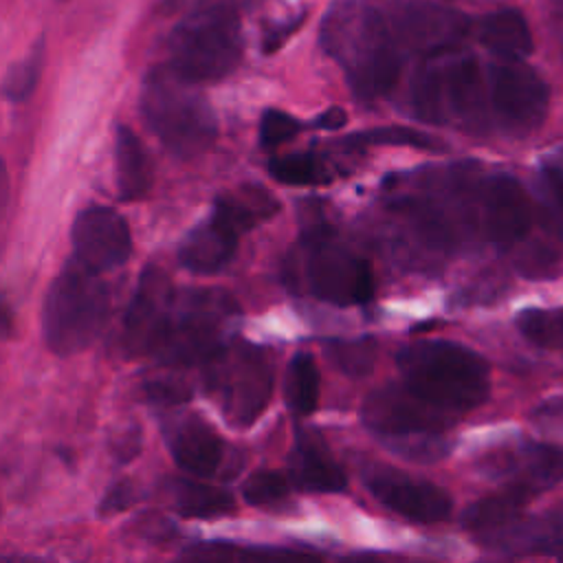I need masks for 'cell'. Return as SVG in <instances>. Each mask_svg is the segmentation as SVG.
Segmentation results:
<instances>
[{"label":"cell","mask_w":563,"mask_h":563,"mask_svg":"<svg viewBox=\"0 0 563 563\" xmlns=\"http://www.w3.org/2000/svg\"><path fill=\"white\" fill-rule=\"evenodd\" d=\"M321 42L363 99L387 95L400 75L405 53L372 4L356 0L334 4L323 20Z\"/></svg>","instance_id":"obj_1"},{"label":"cell","mask_w":563,"mask_h":563,"mask_svg":"<svg viewBox=\"0 0 563 563\" xmlns=\"http://www.w3.org/2000/svg\"><path fill=\"white\" fill-rule=\"evenodd\" d=\"M411 106L427 123L479 132L490 121L488 70L457 46L435 51L416 70Z\"/></svg>","instance_id":"obj_2"},{"label":"cell","mask_w":563,"mask_h":563,"mask_svg":"<svg viewBox=\"0 0 563 563\" xmlns=\"http://www.w3.org/2000/svg\"><path fill=\"white\" fill-rule=\"evenodd\" d=\"M242 59L240 13L229 0H200L172 29L167 68L187 84L220 81Z\"/></svg>","instance_id":"obj_3"},{"label":"cell","mask_w":563,"mask_h":563,"mask_svg":"<svg viewBox=\"0 0 563 563\" xmlns=\"http://www.w3.org/2000/svg\"><path fill=\"white\" fill-rule=\"evenodd\" d=\"M396 363L409 389L457 416L479 407L488 398V363L460 343H409L398 352Z\"/></svg>","instance_id":"obj_4"},{"label":"cell","mask_w":563,"mask_h":563,"mask_svg":"<svg viewBox=\"0 0 563 563\" xmlns=\"http://www.w3.org/2000/svg\"><path fill=\"white\" fill-rule=\"evenodd\" d=\"M141 110L158 141L180 158H194L211 147L218 123L207 99L194 84L156 66L143 79Z\"/></svg>","instance_id":"obj_5"},{"label":"cell","mask_w":563,"mask_h":563,"mask_svg":"<svg viewBox=\"0 0 563 563\" xmlns=\"http://www.w3.org/2000/svg\"><path fill=\"white\" fill-rule=\"evenodd\" d=\"M238 314V303L222 290H176L152 356L163 365L207 363L229 343Z\"/></svg>","instance_id":"obj_6"},{"label":"cell","mask_w":563,"mask_h":563,"mask_svg":"<svg viewBox=\"0 0 563 563\" xmlns=\"http://www.w3.org/2000/svg\"><path fill=\"white\" fill-rule=\"evenodd\" d=\"M110 317V290L101 275L86 271L75 260L53 279L44 312L46 345L70 356L97 341Z\"/></svg>","instance_id":"obj_7"},{"label":"cell","mask_w":563,"mask_h":563,"mask_svg":"<svg viewBox=\"0 0 563 563\" xmlns=\"http://www.w3.org/2000/svg\"><path fill=\"white\" fill-rule=\"evenodd\" d=\"M205 369L207 391L233 427H249L266 409L273 394V365L264 350L229 341Z\"/></svg>","instance_id":"obj_8"},{"label":"cell","mask_w":563,"mask_h":563,"mask_svg":"<svg viewBox=\"0 0 563 563\" xmlns=\"http://www.w3.org/2000/svg\"><path fill=\"white\" fill-rule=\"evenodd\" d=\"M301 275L310 295L334 306H358L374 295L369 264L328 233L310 235L303 246Z\"/></svg>","instance_id":"obj_9"},{"label":"cell","mask_w":563,"mask_h":563,"mask_svg":"<svg viewBox=\"0 0 563 563\" xmlns=\"http://www.w3.org/2000/svg\"><path fill=\"white\" fill-rule=\"evenodd\" d=\"M488 70L490 119L508 134L526 136L537 130L550 106L545 81L523 62L495 59Z\"/></svg>","instance_id":"obj_10"},{"label":"cell","mask_w":563,"mask_h":563,"mask_svg":"<svg viewBox=\"0 0 563 563\" xmlns=\"http://www.w3.org/2000/svg\"><path fill=\"white\" fill-rule=\"evenodd\" d=\"M361 420L383 442L420 433H446L457 413L424 400L402 383L372 391L361 407Z\"/></svg>","instance_id":"obj_11"},{"label":"cell","mask_w":563,"mask_h":563,"mask_svg":"<svg viewBox=\"0 0 563 563\" xmlns=\"http://www.w3.org/2000/svg\"><path fill=\"white\" fill-rule=\"evenodd\" d=\"M479 468L506 488L537 497L563 479V449L541 442L495 449L479 460Z\"/></svg>","instance_id":"obj_12"},{"label":"cell","mask_w":563,"mask_h":563,"mask_svg":"<svg viewBox=\"0 0 563 563\" xmlns=\"http://www.w3.org/2000/svg\"><path fill=\"white\" fill-rule=\"evenodd\" d=\"M70 240L75 262L97 275L123 266L132 251L130 227L110 207L84 209L75 218Z\"/></svg>","instance_id":"obj_13"},{"label":"cell","mask_w":563,"mask_h":563,"mask_svg":"<svg viewBox=\"0 0 563 563\" xmlns=\"http://www.w3.org/2000/svg\"><path fill=\"white\" fill-rule=\"evenodd\" d=\"M394 9L396 11L383 18L402 53L420 51L431 55L451 48L466 29L462 13L435 2L413 0Z\"/></svg>","instance_id":"obj_14"},{"label":"cell","mask_w":563,"mask_h":563,"mask_svg":"<svg viewBox=\"0 0 563 563\" xmlns=\"http://www.w3.org/2000/svg\"><path fill=\"white\" fill-rule=\"evenodd\" d=\"M365 486L369 493L389 510L418 521V523H435L444 521L453 510L451 495L424 479L409 477L402 471L389 466H372L363 473Z\"/></svg>","instance_id":"obj_15"},{"label":"cell","mask_w":563,"mask_h":563,"mask_svg":"<svg viewBox=\"0 0 563 563\" xmlns=\"http://www.w3.org/2000/svg\"><path fill=\"white\" fill-rule=\"evenodd\" d=\"M174 292L176 288L163 271L145 268L123 319L121 341L130 356H152L156 352Z\"/></svg>","instance_id":"obj_16"},{"label":"cell","mask_w":563,"mask_h":563,"mask_svg":"<svg viewBox=\"0 0 563 563\" xmlns=\"http://www.w3.org/2000/svg\"><path fill=\"white\" fill-rule=\"evenodd\" d=\"M477 209L484 238L499 246L519 242L532 224L530 198L508 174H493L479 183Z\"/></svg>","instance_id":"obj_17"},{"label":"cell","mask_w":563,"mask_h":563,"mask_svg":"<svg viewBox=\"0 0 563 563\" xmlns=\"http://www.w3.org/2000/svg\"><path fill=\"white\" fill-rule=\"evenodd\" d=\"M477 539L486 548L508 554H563V504L537 515H519L506 526Z\"/></svg>","instance_id":"obj_18"},{"label":"cell","mask_w":563,"mask_h":563,"mask_svg":"<svg viewBox=\"0 0 563 563\" xmlns=\"http://www.w3.org/2000/svg\"><path fill=\"white\" fill-rule=\"evenodd\" d=\"M238 238L240 229L213 207V213L185 235L178 246V260L191 273H218L233 260Z\"/></svg>","instance_id":"obj_19"},{"label":"cell","mask_w":563,"mask_h":563,"mask_svg":"<svg viewBox=\"0 0 563 563\" xmlns=\"http://www.w3.org/2000/svg\"><path fill=\"white\" fill-rule=\"evenodd\" d=\"M169 449L176 464L198 477L213 475L224 460L222 438L198 416H187L174 427Z\"/></svg>","instance_id":"obj_20"},{"label":"cell","mask_w":563,"mask_h":563,"mask_svg":"<svg viewBox=\"0 0 563 563\" xmlns=\"http://www.w3.org/2000/svg\"><path fill=\"white\" fill-rule=\"evenodd\" d=\"M288 479L297 488L310 493H339L347 484L343 468L310 431L297 433V442L288 460Z\"/></svg>","instance_id":"obj_21"},{"label":"cell","mask_w":563,"mask_h":563,"mask_svg":"<svg viewBox=\"0 0 563 563\" xmlns=\"http://www.w3.org/2000/svg\"><path fill=\"white\" fill-rule=\"evenodd\" d=\"M477 40L497 59L506 62H521L534 48L528 22L515 9H501L482 18L477 24Z\"/></svg>","instance_id":"obj_22"},{"label":"cell","mask_w":563,"mask_h":563,"mask_svg":"<svg viewBox=\"0 0 563 563\" xmlns=\"http://www.w3.org/2000/svg\"><path fill=\"white\" fill-rule=\"evenodd\" d=\"M185 563H323L321 556L306 550L200 543L185 554Z\"/></svg>","instance_id":"obj_23"},{"label":"cell","mask_w":563,"mask_h":563,"mask_svg":"<svg viewBox=\"0 0 563 563\" xmlns=\"http://www.w3.org/2000/svg\"><path fill=\"white\" fill-rule=\"evenodd\" d=\"M114 163L119 198L125 202L143 198L152 187V163L136 134L125 125H119L117 130Z\"/></svg>","instance_id":"obj_24"},{"label":"cell","mask_w":563,"mask_h":563,"mask_svg":"<svg viewBox=\"0 0 563 563\" xmlns=\"http://www.w3.org/2000/svg\"><path fill=\"white\" fill-rule=\"evenodd\" d=\"M532 497H528L521 490L515 488H506L501 486L499 493L488 495L477 499L475 504H471L464 515H462V523L466 530L475 532V537L488 534L501 526H506L508 521H512L515 517L521 515L523 506L530 501Z\"/></svg>","instance_id":"obj_25"},{"label":"cell","mask_w":563,"mask_h":563,"mask_svg":"<svg viewBox=\"0 0 563 563\" xmlns=\"http://www.w3.org/2000/svg\"><path fill=\"white\" fill-rule=\"evenodd\" d=\"M174 501L183 517H196V519H211L233 512L235 501L233 497L216 486L178 479L174 484Z\"/></svg>","instance_id":"obj_26"},{"label":"cell","mask_w":563,"mask_h":563,"mask_svg":"<svg viewBox=\"0 0 563 563\" xmlns=\"http://www.w3.org/2000/svg\"><path fill=\"white\" fill-rule=\"evenodd\" d=\"M284 398L286 407L295 416H308L314 411L319 400V367L310 354L299 352L288 363Z\"/></svg>","instance_id":"obj_27"},{"label":"cell","mask_w":563,"mask_h":563,"mask_svg":"<svg viewBox=\"0 0 563 563\" xmlns=\"http://www.w3.org/2000/svg\"><path fill=\"white\" fill-rule=\"evenodd\" d=\"M268 172L275 180L284 185H295V187L323 185V183H330L332 178L328 172V165L312 154H292V156L275 158L271 161Z\"/></svg>","instance_id":"obj_28"},{"label":"cell","mask_w":563,"mask_h":563,"mask_svg":"<svg viewBox=\"0 0 563 563\" xmlns=\"http://www.w3.org/2000/svg\"><path fill=\"white\" fill-rule=\"evenodd\" d=\"M42 68H44V42L40 40L24 59L15 62L9 68V73L4 75V81L0 86L2 95L9 101H24V99H29L31 92L35 90L37 81H40Z\"/></svg>","instance_id":"obj_29"},{"label":"cell","mask_w":563,"mask_h":563,"mask_svg":"<svg viewBox=\"0 0 563 563\" xmlns=\"http://www.w3.org/2000/svg\"><path fill=\"white\" fill-rule=\"evenodd\" d=\"M328 356L330 361L347 376H365L372 372L376 363V341L365 339H345V341H332L328 343Z\"/></svg>","instance_id":"obj_30"},{"label":"cell","mask_w":563,"mask_h":563,"mask_svg":"<svg viewBox=\"0 0 563 563\" xmlns=\"http://www.w3.org/2000/svg\"><path fill=\"white\" fill-rule=\"evenodd\" d=\"M383 444L391 451L398 453L407 460L416 462H435L444 457L453 444L444 433H420V435H405V438H394V440H383Z\"/></svg>","instance_id":"obj_31"},{"label":"cell","mask_w":563,"mask_h":563,"mask_svg":"<svg viewBox=\"0 0 563 563\" xmlns=\"http://www.w3.org/2000/svg\"><path fill=\"white\" fill-rule=\"evenodd\" d=\"M517 328L537 345L554 347L563 343V314L550 310H523L517 317Z\"/></svg>","instance_id":"obj_32"},{"label":"cell","mask_w":563,"mask_h":563,"mask_svg":"<svg viewBox=\"0 0 563 563\" xmlns=\"http://www.w3.org/2000/svg\"><path fill=\"white\" fill-rule=\"evenodd\" d=\"M290 493V479L279 471H255L242 484V497L251 506H275Z\"/></svg>","instance_id":"obj_33"},{"label":"cell","mask_w":563,"mask_h":563,"mask_svg":"<svg viewBox=\"0 0 563 563\" xmlns=\"http://www.w3.org/2000/svg\"><path fill=\"white\" fill-rule=\"evenodd\" d=\"M350 147H361V145H409V147H420V150H435L440 147V141L433 136H427L424 132L411 130V128H378V130H367L350 136L345 141Z\"/></svg>","instance_id":"obj_34"},{"label":"cell","mask_w":563,"mask_h":563,"mask_svg":"<svg viewBox=\"0 0 563 563\" xmlns=\"http://www.w3.org/2000/svg\"><path fill=\"white\" fill-rule=\"evenodd\" d=\"M301 125L295 117L282 110H266L260 119V145L264 150H275L299 134Z\"/></svg>","instance_id":"obj_35"},{"label":"cell","mask_w":563,"mask_h":563,"mask_svg":"<svg viewBox=\"0 0 563 563\" xmlns=\"http://www.w3.org/2000/svg\"><path fill=\"white\" fill-rule=\"evenodd\" d=\"M543 196L563 231V163H548L541 172Z\"/></svg>","instance_id":"obj_36"},{"label":"cell","mask_w":563,"mask_h":563,"mask_svg":"<svg viewBox=\"0 0 563 563\" xmlns=\"http://www.w3.org/2000/svg\"><path fill=\"white\" fill-rule=\"evenodd\" d=\"M130 501H132V486H130L128 482H119V484H114V486L106 493V497H103L99 510H101V515L119 512V510L128 508Z\"/></svg>","instance_id":"obj_37"},{"label":"cell","mask_w":563,"mask_h":563,"mask_svg":"<svg viewBox=\"0 0 563 563\" xmlns=\"http://www.w3.org/2000/svg\"><path fill=\"white\" fill-rule=\"evenodd\" d=\"M147 391L158 402H183L189 398V391L178 383H152Z\"/></svg>","instance_id":"obj_38"},{"label":"cell","mask_w":563,"mask_h":563,"mask_svg":"<svg viewBox=\"0 0 563 563\" xmlns=\"http://www.w3.org/2000/svg\"><path fill=\"white\" fill-rule=\"evenodd\" d=\"M347 123V114L343 108H328L325 112H321L314 121H312V128H319V130H339Z\"/></svg>","instance_id":"obj_39"},{"label":"cell","mask_w":563,"mask_h":563,"mask_svg":"<svg viewBox=\"0 0 563 563\" xmlns=\"http://www.w3.org/2000/svg\"><path fill=\"white\" fill-rule=\"evenodd\" d=\"M301 20H303V15H299L297 20H292V22H288V24H284V29H279V26H273L271 29V33L264 37V51L266 53H271V51H275L277 46H282L284 42H286V37L301 24Z\"/></svg>","instance_id":"obj_40"},{"label":"cell","mask_w":563,"mask_h":563,"mask_svg":"<svg viewBox=\"0 0 563 563\" xmlns=\"http://www.w3.org/2000/svg\"><path fill=\"white\" fill-rule=\"evenodd\" d=\"M7 198H9V174H7L4 163L0 161V213L4 211Z\"/></svg>","instance_id":"obj_41"},{"label":"cell","mask_w":563,"mask_h":563,"mask_svg":"<svg viewBox=\"0 0 563 563\" xmlns=\"http://www.w3.org/2000/svg\"><path fill=\"white\" fill-rule=\"evenodd\" d=\"M0 563H51L46 559H37V556H18V554H11V556H0Z\"/></svg>","instance_id":"obj_42"},{"label":"cell","mask_w":563,"mask_h":563,"mask_svg":"<svg viewBox=\"0 0 563 563\" xmlns=\"http://www.w3.org/2000/svg\"><path fill=\"white\" fill-rule=\"evenodd\" d=\"M341 563H383V561L374 554H352V556L343 559Z\"/></svg>","instance_id":"obj_43"},{"label":"cell","mask_w":563,"mask_h":563,"mask_svg":"<svg viewBox=\"0 0 563 563\" xmlns=\"http://www.w3.org/2000/svg\"><path fill=\"white\" fill-rule=\"evenodd\" d=\"M11 325V319H9V314L0 308V330H7Z\"/></svg>","instance_id":"obj_44"},{"label":"cell","mask_w":563,"mask_h":563,"mask_svg":"<svg viewBox=\"0 0 563 563\" xmlns=\"http://www.w3.org/2000/svg\"><path fill=\"white\" fill-rule=\"evenodd\" d=\"M561 563H563V559H561Z\"/></svg>","instance_id":"obj_45"}]
</instances>
